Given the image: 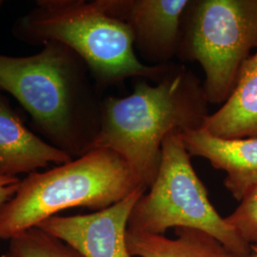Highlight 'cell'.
<instances>
[{"mask_svg": "<svg viewBox=\"0 0 257 257\" xmlns=\"http://www.w3.org/2000/svg\"><path fill=\"white\" fill-rule=\"evenodd\" d=\"M176 237L138 234L127 231V245L132 256L138 257H253L238 255L202 230L176 228Z\"/></svg>", "mask_w": 257, "mask_h": 257, "instance_id": "obj_12", "label": "cell"}, {"mask_svg": "<svg viewBox=\"0 0 257 257\" xmlns=\"http://www.w3.org/2000/svg\"><path fill=\"white\" fill-rule=\"evenodd\" d=\"M102 10L126 22L136 52L155 66L168 65L177 55L181 25L189 0H96Z\"/></svg>", "mask_w": 257, "mask_h": 257, "instance_id": "obj_8", "label": "cell"}, {"mask_svg": "<svg viewBox=\"0 0 257 257\" xmlns=\"http://www.w3.org/2000/svg\"><path fill=\"white\" fill-rule=\"evenodd\" d=\"M0 257H16L15 256V255H14V254H13V253H12V252H8V253H6V254H3V255H2V256H0Z\"/></svg>", "mask_w": 257, "mask_h": 257, "instance_id": "obj_16", "label": "cell"}, {"mask_svg": "<svg viewBox=\"0 0 257 257\" xmlns=\"http://www.w3.org/2000/svg\"><path fill=\"white\" fill-rule=\"evenodd\" d=\"M88 71L70 48L48 42L37 55H0V90L17 98L51 145L79 157L90 151L101 119Z\"/></svg>", "mask_w": 257, "mask_h": 257, "instance_id": "obj_1", "label": "cell"}, {"mask_svg": "<svg viewBox=\"0 0 257 257\" xmlns=\"http://www.w3.org/2000/svg\"><path fill=\"white\" fill-rule=\"evenodd\" d=\"M208 104L203 85L192 72L169 67L156 85L139 81L128 96L102 102L100 127L90 151L115 152L149 190L159 170L166 137L202 128L210 114Z\"/></svg>", "mask_w": 257, "mask_h": 257, "instance_id": "obj_2", "label": "cell"}, {"mask_svg": "<svg viewBox=\"0 0 257 257\" xmlns=\"http://www.w3.org/2000/svg\"><path fill=\"white\" fill-rule=\"evenodd\" d=\"M257 50V0H195L185 11L177 55L202 67L209 104H224Z\"/></svg>", "mask_w": 257, "mask_h": 257, "instance_id": "obj_6", "label": "cell"}, {"mask_svg": "<svg viewBox=\"0 0 257 257\" xmlns=\"http://www.w3.org/2000/svg\"><path fill=\"white\" fill-rule=\"evenodd\" d=\"M72 160L68 154L32 133L0 93V175H30L49 163L62 165Z\"/></svg>", "mask_w": 257, "mask_h": 257, "instance_id": "obj_10", "label": "cell"}, {"mask_svg": "<svg viewBox=\"0 0 257 257\" xmlns=\"http://www.w3.org/2000/svg\"><path fill=\"white\" fill-rule=\"evenodd\" d=\"M147 190L141 186L101 211L71 216L55 215L38 228L63 241L83 257H133L126 239L128 218Z\"/></svg>", "mask_w": 257, "mask_h": 257, "instance_id": "obj_7", "label": "cell"}, {"mask_svg": "<svg viewBox=\"0 0 257 257\" xmlns=\"http://www.w3.org/2000/svg\"><path fill=\"white\" fill-rule=\"evenodd\" d=\"M252 256L257 257V250H256V253H255V254H252Z\"/></svg>", "mask_w": 257, "mask_h": 257, "instance_id": "obj_17", "label": "cell"}, {"mask_svg": "<svg viewBox=\"0 0 257 257\" xmlns=\"http://www.w3.org/2000/svg\"><path fill=\"white\" fill-rule=\"evenodd\" d=\"M141 186L122 156L109 149L92 150L20 181L14 197L0 207V238L11 240L71 208L101 211Z\"/></svg>", "mask_w": 257, "mask_h": 257, "instance_id": "obj_4", "label": "cell"}, {"mask_svg": "<svg viewBox=\"0 0 257 257\" xmlns=\"http://www.w3.org/2000/svg\"><path fill=\"white\" fill-rule=\"evenodd\" d=\"M225 221L248 244L257 243V186L249 190Z\"/></svg>", "mask_w": 257, "mask_h": 257, "instance_id": "obj_14", "label": "cell"}, {"mask_svg": "<svg viewBox=\"0 0 257 257\" xmlns=\"http://www.w3.org/2000/svg\"><path fill=\"white\" fill-rule=\"evenodd\" d=\"M172 228L202 230L230 251L242 256L251 255V245L241 238L212 206L206 187L193 169L180 132H173L164 139L156 179L135 205L127 231L165 235Z\"/></svg>", "mask_w": 257, "mask_h": 257, "instance_id": "obj_5", "label": "cell"}, {"mask_svg": "<svg viewBox=\"0 0 257 257\" xmlns=\"http://www.w3.org/2000/svg\"><path fill=\"white\" fill-rule=\"evenodd\" d=\"M181 138L190 156L205 158L226 173L224 185L237 201L257 186L255 138H217L202 128L182 132Z\"/></svg>", "mask_w": 257, "mask_h": 257, "instance_id": "obj_9", "label": "cell"}, {"mask_svg": "<svg viewBox=\"0 0 257 257\" xmlns=\"http://www.w3.org/2000/svg\"><path fill=\"white\" fill-rule=\"evenodd\" d=\"M10 241V252L16 257H83L63 241L38 227Z\"/></svg>", "mask_w": 257, "mask_h": 257, "instance_id": "obj_13", "label": "cell"}, {"mask_svg": "<svg viewBox=\"0 0 257 257\" xmlns=\"http://www.w3.org/2000/svg\"><path fill=\"white\" fill-rule=\"evenodd\" d=\"M20 181L18 176L0 175V207L14 197Z\"/></svg>", "mask_w": 257, "mask_h": 257, "instance_id": "obj_15", "label": "cell"}, {"mask_svg": "<svg viewBox=\"0 0 257 257\" xmlns=\"http://www.w3.org/2000/svg\"><path fill=\"white\" fill-rule=\"evenodd\" d=\"M17 39L31 45L57 42L87 65L99 87L130 77L159 80L169 66H149L138 58L128 24L106 14L97 1L38 0L13 27Z\"/></svg>", "mask_w": 257, "mask_h": 257, "instance_id": "obj_3", "label": "cell"}, {"mask_svg": "<svg viewBox=\"0 0 257 257\" xmlns=\"http://www.w3.org/2000/svg\"><path fill=\"white\" fill-rule=\"evenodd\" d=\"M202 128L226 139H257V50L244 63L229 98L209 114Z\"/></svg>", "mask_w": 257, "mask_h": 257, "instance_id": "obj_11", "label": "cell"}]
</instances>
